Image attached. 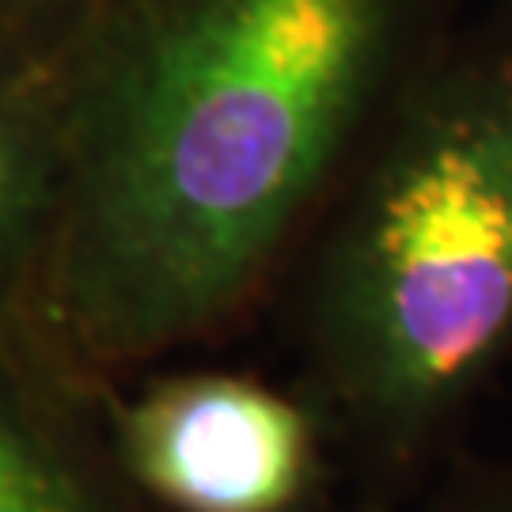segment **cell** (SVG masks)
Returning <instances> with one entry per match:
<instances>
[{
    "label": "cell",
    "instance_id": "cell-1",
    "mask_svg": "<svg viewBox=\"0 0 512 512\" xmlns=\"http://www.w3.org/2000/svg\"><path fill=\"white\" fill-rule=\"evenodd\" d=\"M399 0H141L76 118L73 300L118 349L236 304L384 76Z\"/></svg>",
    "mask_w": 512,
    "mask_h": 512
},
{
    "label": "cell",
    "instance_id": "cell-2",
    "mask_svg": "<svg viewBox=\"0 0 512 512\" xmlns=\"http://www.w3.org/2000/svg\"><path fill=\"white\" fill-rule=\"evenodd\" d=\"M319 308L346 403L391 437L444 418L512 346V27L395 129Z\"/></svg>",
    "mask_w": 512,
    "mask_h": 512
},
{
    "label": "cell",
    "instance_id": "cell-3",
    "mask_svg": "<svg viewBox=\"0 0 512 512\" xmlns=\"http://www.w3.org/2000/svg\"><path fill=\"white\" fill-rule=\"evenodd\" d=\"M118 437L129 475L175 512H289L315 459L304 410L236 376L152 387Z\"/></svg>",
    "mask_w": 512,
    "mask_h": 512
},
{
    "label": "cell",
    "instance_id": "cell-4",
    "mask_svg": "<svg viewBox=\"0 0 512 512\" xmlns=\"http://www.w3.org/2000/svg\"><path fill=\"white\" fill-rule=\"evenodd\" d=\"M50 186V137L27 92L0 73V258L31 228Z\"/></svg>",
    "mask_w": 512,
    "mask_h": 512
},
{
    "label": "cell",
    "instance_id": "cell-5",
    "mask_svg": "<svg viewBox=\"0 0 512 512\" xmlns=\"http://www.w3.org/2000/svg\"><path fill=\"white\" fill-rule=\"evenodd\" d=\"M0 512H95L80 478L0 403Z\"/></svg>",
    "mask_w": 512,
    "mask_h": 512
},
{
    "label": "cell",
    "instance_id": "cell-6",
    "mask_svg": "<svg viewBox=\"0 0 512 512\" xmlns=\"http://www.w3.org/2000/svg\"><path fill=\"white\" fill-rule=\"evenodd\" d=\"M505 512H512V509H505Z\"/></svg>",
    "mask_w": 512,
    "mask_h": 512
}]
</instances>
